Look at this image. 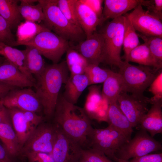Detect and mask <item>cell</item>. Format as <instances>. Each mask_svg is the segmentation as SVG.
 Instances as JSON below:
<instances>
[{"label": "cell", "mask_w": 162, "mask_h": 162, "mask_svg": "<svg viewBox=\"0 0 162 162\" xmlns=\"http://www.w3.org/2000/svg\"><path fill=\"white\" fill-rule=\"evenodd\" d=\"M119 68L118 73L123 79L125 92L139 96L144 95L143 92L158 74V70L154 68L141 65H133L125 61Z\"/></svg>", "instance_id": "4"}, {"label": "cell", "mask_w": 162, "mask_h": 162, "mask_svg": "<svg viewBox=\"0 0 162 162\" xmlns=\"http://www.w3.org/2000/svg\"><path fill=\"white\" fill-rule=\"evenodd\" d=\"M66 62L70 75L84 74L89 64L81 54L70 46L66 52Z\"/></svg>", "instance_id": "29"}, {"label": "cell", "mask_w": 162, "mask_h": 162, "mask_svg": "<svg viewBox=\"0 0 162 162\" xmlns=\"http://www.w3.org/2000/svg\"><path fill=\"white\" fill-rule=\"evenodd\" d=\"M19 12L25 20L40 23L44 19L42 6L38 0H21Z\"/></svg>", "instance_id": "27"}, {"label": "cell", "mask_w": 162, "mask_h": 162, "mask_svg": "<svg viewBox=\"0 0 162 162\" xmlns=\"http://www.w3.org/2000/svg\"><path fill=\"white\" fill-rule=\"evenodd\" d=\"M70 46L81 54L89 64L99 65L104 62L105 51L104 38L102 32H94L88 38Z\"/></svg>", "instance_id": "13"}, {"label": "cell", "mask_w": 162, "mask_h": 162, "mask_svg": "<svg viewBox=\"0 0 162 162\" xmlns=\"http://www.w3.org/2000/svg\"><path fill=\"white\" fill-rule=\"evenodd\" d=\"M68 71L66 61H63L46 65L43 73L35 78V92L48 121L53 118L60 90L69 77Z\"/></svg>", "instance_id": "2"}, {"label": "cell", "mask_w": 162, "mask_h": 162, "mask_svg": "<svg viewBox=\"0 0 162 162\" xmlns=\"http://www.w3.org/2000/svg\"><path fill=\"white\" fill-rule=\"evenodd\" d=\"M124 17H119L117 28L115 35L105 48L104 62L118 68L123 62L121 52L123 45Z\"/></svg>", "instance_id": "14"}, {"label": "cell", "mask_w": 162, "mask_h": 162, "mask_svg": "<svg viewBox=\"0 0 162 162\" xmlns=\"http://www.w3.org/2000/svg\"><path fill=\"white\" fill-rule=\"evenodd\" d=\"M20 0H0V15L5 20L11 30L17 28L23 18L19 10Z\"/></svg>", "instance_id": "26"}, {"label": "cell", "mask_w": 162, "mask_h": 162, "mask_svg": "<svg viewBox=\"0 0 162 162\" xmlns=\"http://www.w3.org/2000/svg\"><path fill=\"white\" fill-rule=\"evenodd\" d=\"M57 126V136L51 154L55 162H76L82 156L83 148Z\"/></svg>", "instance_id": "11"}, {"label": "cell", "mask_w": 162, "mask_h": 162, "mask_svg": "<svg viewBox=\"0 0 162 162\" xmlns=\"http://www.w3.org/2000/svg\"><path fill=\"white\" fill-rule=\"evenodd\" d=\"M8 109L12 126L22 149L25 143L36 128L27 121L23 111L14 108Z\"/></svg>", "instance_id": "19"}, {"label": "cell", "mask_w": 162, "mask_h": 162, "mask_svg": "<svg viewBox=\"0 0 162 162\" xmlns=\"http://www.w3.org/2000/svg\"><path fill=\"white\" fill-rule=\"evenodd\" d=\"M82 156L89 162H114L103 153L92 148L83 149Z\"/></svg>", "instance_id": "36"}, {"label": "cell", "mask_w": 162, "mask_h": 162, "mask_svg": "<svg viewBox=\"0 0 162 162\" xmlns=\"http://www.w3.org/2000/svg\"><path fill=\"white\" fill-rule=\"evenodd\" d=\"M52 122L66 134L78 142L83 149L87 148V139L93 128L83 109L59 96Z\"/></svg>", "instance_id": "1"}, {"label": "cell", "mask_w": 162, "mask_h": 162, "mask_svg": "<svg viewBox=\"0 0 162 162\" xmlns=\"http://www.w3.org/2000/svg\"><path fill=\"white\" fill-rule=\"evenodd\" d=\"M149 91L153 95L149 98L152 104L162 100V72H160L149 86Z\"/></svg>", "instance_id": "35"}, {"label": "cell", "mask_w": 162, "mask_h": 162, "mask_svg": "<svg viewBox=\"0 0 162 162\" xmlns=\"http://www.w3.org/2000/svg\"><path fill=\"white\" fill-rule=\"evenodd\" d=\"M0 162H17L16 159L10 155L0 142Z\"/></svg>", "instance_id": "44"}, {"label": "cell", "mask_w": 162, "mask_h": 162, "mask_svg": "<svg viewBox=\"0 0 162 162\" xmlns=\"http://www.w3.org/2000/svg\"><path fill=\"white\" fill-rule=\"evenodd\" d=\"M107 122L116 130L131 138L133 128L120 110L117 102L108 104Z\"/></svg>", "instance_id": "20"}, {"label": "cell", "mask_w": 162, "mask_h": 162, "mask_svg": "<svg viewBox=\"0 0 162 162\" xmlns=\"http://www.w3.org/2000/svg\"><path fill=\"white\" fill-rule=\"evenodd\" d=\"M58 0H38L44 16L43 25L49 30L68 41L79 43L85 40L86 34L80 27L70 22L58 5Z\"/></svg>", "instance_id": "3"}, {"label": "cell", "mask_w": 162, "mask_h": 162, "mask_svg": "<svg viewBox=\"0 0 162 162\" xmlns=\"http://www.w3.org/2000/svg\"><path fill=\"white\" fill-rule=\"evenodd\" d=\"M125 92L124 83L121 75L110 70L107 78L103 82L102 92L108 103L117 102L122 92Z\"/></svg>", "instance_id": "23"}, {"label": "cell", "mask_w": 162, "mask_h": 162, "mask_svg": "<svg viewBox=\"0 0 162 162\" xmlns=\"http://www.w3.org/2000/svg\"><path fill=\"white\" fill-rule=\"evenodd\" d=\"M49 30L43 24L25 20L17 27L15 46L18 43L30 40L42 32Z\"/></svg>", "instance_id": "28"}, {"label": "cell", "mask_w": 162, "mask_h": 162, "mask_svg": "<svg viewBox=\"0 0 162 162\" xmlns=\"http://www.w3.org/2000/svg\"><path fill=\"white\" fill-rule=\"evenodd\" d=\"M2 123H8L12 125L8 109L0 103V124Z\"/></svg>", "instance_id": "43"}, {"label": "cell", "mask_w": 162, "mask_h": 162, "mask_svg": "<svg viewBox=\"0 0 162 162\" xmlns=\"http://www.w3.org/2000/svg\"><path fill=\"white\" fill-rule=\"evenodd\" d=\"M0 140L13 157L16 159L23 157L22 148L12 125L5 123L0 124Z\"/></svg>", "instance_id": "22"}, {"label": "cell", "mask_w": 162, "mask_h": 162, "mask_svg": "<svg viewBox=\"0 0 162 162\" xmlns=\"http://www.w3.org/2000/svg\"><path fill=\"white\" fill-rule=\"evenodd\" d=\"M124 60L129 62L152 67L158 70L162 68L152 55L147 44L145 42L133 49Z\"/></svg>", "instance_id": "24"}, {"label": "cell", "mask_w": 162, "mask_h": 162, "mask_svg": "<svg viewBox=\"0 0 162 162\" xmlns=\"http://www.w3.org/2000/svg\"><path fill=\"white\" fill-rule=\"evenodd\" d=\"M131 139L109 124L105 128H93L88 137L87 148L98 151L116 161V152Z\"/></svg>", "instance_id": "5"}, {"label": "cell", "mask_w": 162, "mask_h": 162, "mask_svg": "<svg viewBox=\"0 0 162 162\" xmlns=\"http://www.w3.org/2000/svg\"><path fill=\"white\" fill-rule=\"evenodd\" d=\"M161 144L142 129L134 137L121 146L115 152L116 161H128L161 150Z\"/></svg>", "instance_id": "7"}, {"label": "cell", "mask_w": 162, "mask_h": 162, "mask_svg": "<svg viewBox=\"0 0 162 162\" xmlns=\"http://www.w3.org/2000/svg\"><path fill=\"white\" fill-rule=\"evenodd\" d=\"M80 1L90 8L99 18L103 20L102 4L104 2L103 0H80Z\"/></svg>", "instance_id": "40"}, {"label": "cell", "mask_w": 162, "mask_h": 162, "mask_svg": "<svg viewBox=\"0 0 162 162\" xmlns=\"http://www.w3.org/2000/svg\"><path fill=\"white\" fill-rule=\"evenodd\" d=\"M70 45L69 41L49 30L42 32L30 40L18 43L16 46H32L53 64H57L70 48Z\"/></svg>", "instance_id": "6"}, {"label": "cell", "mask_w": 162, "mask_h": 162, "mask_svg": "<svg viewBox=\"0 0 162 162\" xmlns=\"http://www.w3.org/2000/svg\"><path fill=\"white\" fill-rule=\"evenodd\" d=\"M16 41L8 24L0 15V42L13 47Z\"/></svg>", "instance_id": "34"}, {"label": "cell", "mask_w": 162, "mask_h": 162, "mask_svg": "<svg viewBox=\"0 0 162 162\" xmlns=\"http://www.w3.org/2000/svg\"><path fill=\"white\" fill-rule=\"evenodd\" d=\"M0 81L17 88L34 87L35 85V83L6 59L0 64Z\"/></svg>", "instance_id": "16"}, {"label": "cell", "mask_w": 162, "mask_h": 162, "mask_svg": "<svg viewBox=\"0 0 162 162\" xmlns=\"http://www.w3.org/2000/svg\"><path fill=\"white\" fill-rule=\"evenodd\" d=\"M141 4L146 7L151 15L162 20V0H142Z\"/></svg>", "instance_id": "37"}, {"label": "cell", "mask_w": 162, "mask_h": 162, "mask_svg": "<svg viewBox=\"0 0 162 162\" xmlns=\"http://www.w3.org/2000/svg\"><path fill=\"white\" fill-rule=\"evenodd\" d=\"M5 58L3 57L0 56V64H2L5 60Z\"/></svg>", "instance_id": "47"}, {"label": "cell", "mask_w": 162, "mask_h": 162, "mask_svg": "<svg viewBox=\"0 0 162 162\" xmlns=\"http://www.w3.org/2000/svg\"><path fill=\"white\" fill-rule=\"evenodd\" d=\"M76 1L58 0V5L63 14L70 22L80 27L76 14L75 4Z\"/></svg>", "instance_id": "33"}, {"label": "cell", "mask_w": 162, "mask_h": 162, "mask_svg": "<svg viewBox=\"0 0 162 162\" xmlns=\"http://www.w3.org/2000/svg\"><path fill=\"white\" fill-rule=\"evenodd\" d=\"M149 98L122 92L117 102L121 110L130 122L133 128L139 125L140 122L148 110Z\"/></svg>", "instance_id": "10"}, {"label": "cell", "mask_w": 162, "mask_h": 162, "mask_svg": "<svg viewBox=\"0 0 162 162\" xmlns=\"http://www.w3.org/2000/svg\"><path fill=\"white\" fill-rule=\"evenodd\" d=\"M119 162H162V154H148L133 158L130 161H120Z\"/></svg>", "instance_id": "41"}, {"label": "cell", "mask_w": 162, "mask_h": 162, "mask_svg": "<svg viewBox=\"0 0 162 162\" xmlns=\"http://www.w3.org/2000/svg\"><path fill=\"white\" fill-rule=\"evenodd\" d=\"M103 97L100 86L92 85L88 88V93L86 101L94 104H99L101 102Z\"/></svg>", "instance_id": "38"}, {"label": "cell", "mask_w": 162, "mask_h": 162, "mask_svg": "<svg viewBox=\"0 0 162 162\" xmlns=\"http://www.w3.org/2000/svg\"><path fill=\"white\" fill-rule=\"evenodd\" d=\"M136 31L146 36L162 38V20L144 10L140 4L130 13L126 14Z\"/></svg>", "instance_id": "12"}, {"label": "cell", "mask_w": 162, "mask_h": 162, "mask_svg": "<svg viewBox=\"0 0 162 162\" xmlns=\"http://www.w3.org/2000/svg\"><path fill=\"white\" fill-rule=\"evenodd\" d=\"M75 12L77 21L86 34V39L96 32L97 26L104 21L80 0H77L76 2Z\"/></svg>", "instance_id": "15"}, {"label": "cell", "mask_w": 162, "mask_h": 162, "mask_svg": "<svg viewBox=\"0 0 162 162\" xmlns=\"http://www.w3.org/2000/svg\"><path fill=\"white\" fill-rule=\"evenodd\" d=\"M65 84V90L62 96L67 101L75 104L82 92L89 86V82L84 74L70 75Z\"/></svg>", "instance_id": "21"}, {"label": "cell", "mask_w": 162, "mask_h": 162, "mask_svg": "<svg viewBox=\"0 0 162 162\" xmlns=\"http://www.w3.org/2000/svg\"><path fill=\"white\" fill-rule=\"evenodd\" d=\"M24 157L27 159L28 162H55L51 154L46 153H28L25 155Z\"/></svg>", "instance_id": "39"}, {"label": "cell", "mask_w": 162, "mask_h": 162, "mask_svg": "<svg viewBox=\"0 0 162 162\" xmlns=\"http://www.w3.org/2000/svg\"><path fill=\"white\" fill-rule=\"evenodd\" d=\"M26 46V49L23 50L25 66L28 71L35 78L43 73L46 65L42 55L37 49L32 46Z\"/></svg>", "instance_id": "25"}, {"label": "cell", "mask_w": 162, "mask_h": 162, "mask_svg": "<svg viewBox=\"0 0 162 162\" xmlns=\"http://www.w3.org/2000/svg\"><path fill=\"white\" fill-rule=\"evenodd\" d=\"M142 0H105L103 10L102 18L104 21L122 16L140 4Z\"/></svg>", "instance_id": "18"}, {"label": "cell", "mask_w": 162, "mask_h": 162, "mask_svg": "<svg viewBox=\"0 0 162 162\" xmlns=\"http://www.w3.org/2000/svg\"><path fill=\"white\" fill-rule=\"evenodd\" d=\"M152 105L141 119L139 125L141 129L148 132L153 137L162 132V100Z\"/></svg>", "instance_id": "17"}, {"label": "cell", "mask_w": 162, "mask_h": 162, "mask_svg": "<svg viewBox=\"0 0 162 162\" xmlns=\"http://www.w3.org/2000/svg\"><path fill=\"white\" fill-rule=\"evenodd\" d=\"M0 103L8 109L16 108L37 113L43 111L42 104L35 91L30 88L14 89Z\"/></svg>", "instance_id": "9"}, {"label": "cell", "mask_w": 162, "mask_h": 162, "mask_svg": "<svg viewBox=\"0 0 162 162\" xmlns=\"http://www.w3.org/2000/svg\"><path fill=\"white\" fill-rule=\"evenodd\" d=\"M124 17L123 46L125 59L130 52L140 44L139 37L130 20L126 14Z\"/></svg>", "instance_id": "30"}, {"label": "cell", "mask_w": 162, "mask_h": 162, "mask_svg": "<svg viewBox=\"0 0 162 162\" xmlns=\"http://www.w3.org/2000/svg\"><path fill=\"white\" fill-rule=\"evenodd\" d=\"M110 70L104 69L99 65L89 64L85 74L89 82V86L103 83L108 76Z\"/></svg>", "instance_id": "31"}, {"label": "cell", "mask_w": 162, "mask_h": 162, "mask_svg": "<svg viewBox=\"0 0 162 162\" xmlns=\"http://www.w3.org/2000/svg\"><path fill=\"white\" fill-rule=\"evenodd\" d=\"M23 111L26 119L35 128L42 122L46 120L44 117L38 115L37 113L34 112L30 111Z\"/></svg>", "instance_id": "42"}, {"label": "cell", "mask_w": 162, "mask_h": 162, "mask_svg": "<svg viewBox=\"0 0 162 162\" xmlns=\"http://www.w3.org/2000/svg\"><path fill=\"white\" fill-rule=\"evenodd\" d=\"M137 34L147 44L152 55L159 64L162 66V38L146 36L141 34Z\"/></svg>", "instance_id": "32"}, {"label": "cell", "mask_w": 162, "mask_h": 162, "mask_svg": "<svg viewBox=\"0 0 162 162\" xmlns=\"http://www.w3.org/2000/svg\"><path fill=\"white\" fill-rule=\"evenodd\" d=\"M58 126L53 122L44 121L33 131L22 150L23 157L27 153L41 152L51 154L57 134Z\"/></svg>", "instance_id": "8"}, {"label": "cell", "mask_w": 162, "mask_h": 162, "mask_svg": "<svg viewBox=\"0 0 162 162\" xmlns=\"http://www.w3.org/2000/svg\"><path fill=\"white\" fill-rule=\"evenodd\" d=\"M17 88L0 81V101L11 90Z\"/></svg>", "instance_id": "45"}, {"label": "cell", "mask_w": 162, "mask_h": 162, "mask_svg": "<svg viewBox=\"0 0 162 162\" xmlns=\"http://www.w3.org/2000/svg\"><path fill=\"white\" fill-rule=\"evenodd\" d=\"M76 162H89L86 159L83 157L82 156Z\"/></svg>", "instance_id": "46"}]
</instances>
